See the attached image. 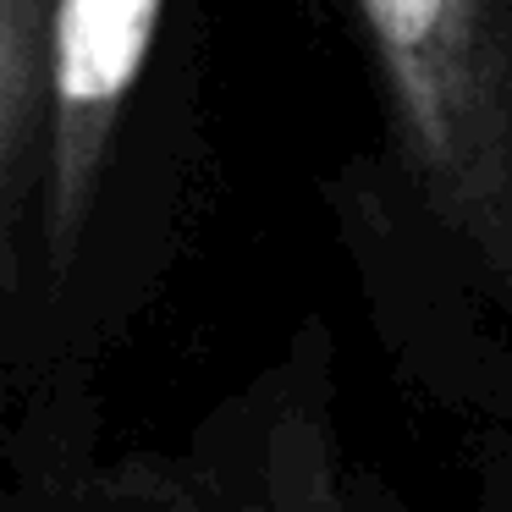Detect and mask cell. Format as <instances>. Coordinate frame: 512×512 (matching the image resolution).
I'll list each match as a JSON object with an SVG mask.
<instances>
[{"label": "cell", "instance_id": "6da1fadb", "mask_svg": "<svg viewBox=\"0 0 512 512\" xmlns=\"http://www.w3.org/2000/svg\"><path fill=\"white\" fill-rule=\"evenodd\" d=\"M408 193L512 298V0H347Z\"/></svg>", "mask_w": 512, "mask_h": 512}, {"label": "cell", "instance_id": "7a4b0ae2", "mask_svg": "<svg viewBox=\"0 0 512 512\" xmlns=\"http://www.w3.org/2000/svg\"><path fill=\"white\" fill-rule=\"evenodd\" d=\"M171 0H50L39 116L34 237L50 281H67L100 221L122 138L155 94Z\"/></svg>", "mask_w": 512, "mask_h": 512}, {"label": "cell", "instance_id": "3957f363", "mask_svg": "<svg viewBox=\"0 0 512 512\" xmlns=\"http://www.w3.org/2000/svg\"><path fill=\"white\" fill-rule=\"evenodd\" d=\"M45 28L50 0H0V270L17 259V232L34 226Z\"/></svg>", "mask_w": 512, "mask_h": 512}]
</instances>
